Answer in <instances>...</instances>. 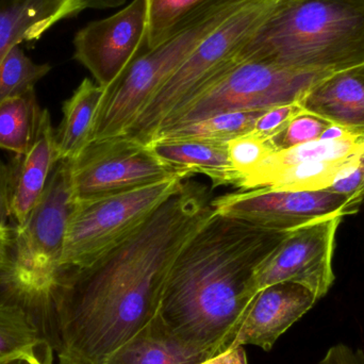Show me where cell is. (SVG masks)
Listing matches in <instances>:
<instances>
[{
  "label": "cell",
  "mask_w": 364,
  "mask_h": 364,
  "mask_svg": "<svg viewBox=\"0 0 364 364\" xmlns=\"http://www.w3.org/2000/svg\"><path fill=\"white\" fill-rule=\"evenodd\" d=\"M205 184L182 181L142 225L89 264L62 269L47 299L59 364H105L157 316L171 269L215 213Z\"/></svg>",
  "instance_id": "cell-1"
},
{
  "label": "cell",
  "mask_w": 364,
  "mask_h": 364,
  "mask_svg": "<svg viewBox=\"0 0 364 364\" xmlns=\"http://www.w3.org/2000/svg\"><path fill=\"white\" fill-rule=\"evenodd\" d=\"M290 232L214 213L177 256L157 318L179 341L213 357L237 348L257 269Z\"/></svg>",
  "instance_id": "cell-2"
},
{
  "label": "cell",
  "mask_w": 364,
  "mask_h": 364,
  "mask_svg": "<svg viewBox=\"0 0 364 364\" xmlns=\"http://www.w3.org/2000/svg\"><path fill=\"white\" fill-rule=\"evenodd\" d=\"M240 59L325 74L364 63V0H284Z\"/></svg>",
  "instance_id": "cell-3"
},
{
  "label": "cell",
  "mask_w": 364,
  "mask_h": 364,
  "mask_svg": "<svg viewBox=\"0 0 364 364\" xmlns=\"http://www.w3.org/2000/svg\"><path fill=\"white\" fill-rule=\"evenodd\" d=\"M252 0H207L179 23L170 38L143 50L106 87L92 141L123 136L166 79L218 26Z\"/></svg>",
  "instance_id": "cell-4"
},
{
  "label": "cell",
  "mask_w": 364,
  "mask_h": 364,
  "mask_svg": "<svg viewBox=\"0 0 364 364\" xmlns=\"http://www.w3.org/2000/svg\"><path fill=\"white\" fill-rule=\"evenodd\" d=\"M75 203L70 160H61L40 200L14 229L12 260L1 286L36 314L45 331L47 299L60 272Z\"/></svg>",
  "instance_id": "cell-5"
},
{
  "label": "cell",
  "mask_w": 364,
  "mask_h": 364,
  "mask_svg": "<svg viewBox=\"0 0 364 364\" xmlns=\"http://www.w3.org/2000/svg\"><path fill=\"white\" fill-rule=\"evenodd\" d=\"M284 0H252L218 26L166 79L123 136L149 144L164 119L240 60L243 47Z\"/></svg>",
  "instance_id": "cell-6"
},
{
  "label": "cell",
  "mask_w": 364,
  "mask_h": 364,
  "mask_svg": "<svg viewBox=\"0 0 364 364\" xmlns=\"http://www.w3.org/2000/svg\"><path fill=\"white\" fill-rule=\"evenodd\" d=\"M328 75L240 59L190 102L171 113L156 134L220 113L262 110L299 102L310 87Z\"/></svg>",
  "instance_id": "cell-7"
},
{
  "label": "cell",
  "mask_w": 364,
  "mask_h": 364,
  "mask_svg": "<svg viewBox=\"0 0 364 364\" xmlns=\"http://www.w3.org/2000/svg\"><path fill=\"white\" fill-rule=\"evenodd\" d=\"M183 181L168 179L127 192L76 201L68 222L60 271L89 264L119 243L168 200Z\"/></svg>",
  "instance_id": "cell-8"
},
{
  "label": "cell",
  "mask_w": 364,
  "mask_h": 364,
  "mask_svg": "<svg viewBox=\"0 0 364 364\" xmlns=\"http://www.w3.org/2000/svg\"><path fill=\"white\" fill-rule=\"evenodd\" d=\"M75 201L100 198L172 178L186 171L160 160L149 145L126 136L92 141L70 160Z\"/></svg>",
  "instance_id": "cell-9"
},
{
  "label": "cell",
  "mask_w": 364,
  "mask_h": 364,
  "mask_svg": "<svg viewBox=\"0 0 364 364\" xmlns=\"http://www.w3.org/2000/svg\"><path fill=\"white\" fill-rule=\"evenodd\" d=\"M215 213L257 226L292 231L321 218L350 215L357 210L346 195L328 190L291 191L254 188L212 199Z\"/></svg>",
  "instance_id": "cell-10"
},
{
  "label": "cell",
  "mask_w": 364,
  "mask_h": 364,
  "mask_svg": "<svg viewBox=\"0 0 364 364\" xmlns=\"http://www.w3.org/2000/svg\"><path fill=\"white\" fill-rule=\"evenodd\" d=\"M344 215L321 218L291 231L257 269L256 293L278 282L303 284L321 299L335 282L336 235Z\"/></svg>",
  "instance_id": "cell-11"
},
{
  "label": "cell",
  "mask_w": 364,
  "mask_h": 364,
  "mask_svg": "<svg viewBox=\"0 0 364 364\" xmlns=\"http://www.w3.org/2000/svg\"><path fill=\"white\" fill-rule=\"evenodd\" d=\"M74 47V59L98 85L110 87L147 49L146 0H132L115 14L87 23L75 36Z\"/></svg>",
  "instance_id": "cell-12"
},
{
  "label": "cell",
  "mask_w": 364,
  "mask_h": 364,
  "mask_svg": "<svg viewBox=\"0 0 364 364\" xmlns=\"http://www.w3.org/2000/svg\"><path fill=\"white\" fill-rule=\"evenodd\" d=\"M318 301L311 290L297 282H278L262 289L252 301L235 339V348L254 346L269 352Z\"/></svg>",
  "instance_id": "cell-13"
},
{
  "label": "cell",
  "mask_w": 364,
  "mask_h": 364,
  "mask_svg": "<svg viewBox=\"0 0 364 364\" xmlns=\"http://www.w3.org/2000/svg\"><path fill=\"white\" fill-rule=\"evenodd\" d=\"M299 104L306 112L354 134H364V63L325 77Z\"/></svg>",
  "instance_id": "cell-14"
},
{
  "label": "cell",
  "mask_w": 364,
  "mask_h": 364,
  "mask_svg": "<svg viewBox=\"0 0 364 364\" xmlns=\"http://www.w3.org/2000/svg\"><path fill=\"white\" fill-rule=\"evenodd\" d=\"M87 9V0H0V62L21 43L40 40L53 26Z\"/></svg>",
  "instance_id": "cell-15"
},
{
  "label": "cell",
  "mask_w": 364,
  "mask_h": 364,
  "mask_svg": "<svg viewBox=\"0 0 364 364\" xmlns=\"http://www.w3.org/2000/svg\"><path fill=\"white\" fill-rule=\"evenodd\" d=\"M55 130L48 111H43L40 129L33 145L25 155L17 156L12 171L11 213L15 226L21 224L36 205L58 164Z\"/></svg>",
  "instance_id": "cell-16"
},
{
  "label": "cell",
  "mask_w": 364,
  "mask_h": 364,
  "mask_svg": "<svg viewBox=\"0 0 364 364\" xmlns=\"http://www.w3.org/2000/svg\"><path fill=\"white\" fill-rule=\"evenodd\" d=\"M149 149L162 161L176 168L211 179L213 188L239 186V175L231 168L227 143L203 142L188 139H154Z\"/></svg>",
  "instance_id": "cell-17"
},
{
  "label": "cell",
  "mask_w": 364,
  "mask_h": 364,
  "mask_svg": "<svg viewBox=\"0 0 364 364\" xmlns=\"http://www.w3.org/2000/svg\"><path fill=\"white\" fill-rule=\"evenodd\" d=\"M211 358L209 353L179 341L156 316L105 364H198Z\"/></svg>",
  "instance_id": "cell-18"
},
{
  "label": "cell",
  "mask_w": 364,
  "mask_h": 364,
  "mask_svg": "<svg viewBox=\"0 0 364 364\" xmlns=\"http://www.w3.org/2000/svg\"><path fill=\"white\" fill-rule=\"evenodd\" d=\"M105 91L106 87L85 78L64 102L63 119L55 132L58 161L74 159L91 143Z\"/></svg>",
  "instance_id": "cell-19"
},
{
  "label": "cell",
  "mask_w": 364,
  "mask_h": 364,
  "mask_svg": "<svg viewBox=\"0 0 364 364\" xmlns=\"http://www.w3.org/2000/svg\"><path fill=\"white\" fill-rule=\"evenodd\" d=\"M48 346L33 312L6 294L0 301V360L29 356Z\"/></svg>",
  "instance_id": "cell-20"
},
{
  "label": "cell",
  "mask_w": 364,
  "mask_h": 364,
  "mask_svg": "<svg viewBox=\"0 0 364 364\" xmlns=\"http://www.w3.org/2000/svg\"><path fill=\"white\" fill-rule=\"evenodd\" d=\"M43 111L34 90L0 102V149L25 155L38 136Z\"/></svg>",
  "instance_id": "cell-21"
},
{
  "label": "cell",
  "mask_w": 364,
  "mask_h": 364,
  "mask_svg": "<svg viewBox=\"0 0 364 364\" xmlns=\"http://www.w3.org/2000/svg\"><path fill=\"white\" fill-rule=\"evenodd\" d=\"M265 110L267 109L220 113L160 132L154 139H188L203 142L228 143L237 136L252 132L257 119Z\"/></svg>",
  "instance_id": "cell-22"
},
{
  "label": "cell",
  "mask_w": 364,
  "mask_h": 364,
  "mask_svg": "<svg viewBox=\"0 0 364 364\" xmlns=\"http://www.w3.org/2000/svg\"><path fill=\"white\" fill-rule=\"evenodd\" d=\"M50 70L49 64L32 61L21 47L11 49L0 62V102L32 91Z\"/></svg>",
  "instance_id": "cell-23"
},
{
  "label": "cell",
  "mask_w": 364,
  "mask_h": 364,
  "mask_svg": "<svg viewBox=\"0 0 364 364\" xmlns=\"http://www.w3.org/2000/svg\"><path fill=\"white\" fill-rule=\"evenodd\" d=\"M207 0H146L147 49L170 38L179 23Z\"/></svg>",
  "instance_id": "cell-24"
},
{
  "label": "cell",
  "mask_w": 364,
  "mask_h": 364,
  "mask_svg": "<svg viewBox=\"0 0 364 364\" xmlns=\"http://www.w3.org/2000/svg\"><path fill=\"white\" fill-rule=\"evenodd\" d=\"M227 151L231 168L241 178L240 186L243 179L256 171L276 149L271 140L250 132L229 141Z\"/></svg>",
  "instance_id": "cell-25"
},
{
  "label": "cell",
  "mask_w": 364,
  "mask_h": 364,
  "mask_svg": "<svg viewBox=\"0 0 364 364\" xmlns=\"http://www.w3.org/2000/svg\"><path fill=\"white\" fill-rule=\"evenodd\" d=\"M331 124V122L318 115L304 111L295 117L279 134L271 139V141L276 151L291 149L296 145L318 140L321 134Z\"/></svg>",
  "instance_id": "cell-26"
},
{
  "label": "cell",
  "mask_w": 364,
  "mask_h": 364,
  "mask_svg": "<svg viewBox=\"0 0 364 364\" xmlns=\"http://www.w3.org/2000/svg\"><path fill=\"white\" fill-rule=\"evenodd\" d=\"M301 112H304V109L299 102L272 107L258 117L252 132L261 138L271 140Z\"/></svg>",
  "instance_id": "cell-27"
},
{
  "label": "cell",
  "mask_w": 364,
  "mask_h": 364,
  "mask_svg": "<svg viewBox=\"0 0 364 364\" xmlns=\"http://www.w3.org/2000/svg\"><path fill=\"white\" fill-rule=\"evenodd\" d=\"M327 190L346 195L352 205L358 209L364 199V149L358 161L339 174Z\"/></svg>",
  "instance_id": "cell-28"
},
{
  "label": "cell",
  "mask_w": 364,
  "mask_h": 364,
  "mask_svg": "<svg viewBox=\"0 0 364 364\" xmlns=\"http://www.w3.org/2000/svg\"><path fill=\"white\" fill-rule=\"evenodd\" d=\"M12 196V171L0 160V227H9Z\"/></svg>",
  "instance_id": "cell-29"
},
{
  "label": "cell",
  "mask_w": 364,
  "mask_h": 364,
  "mask_svg": "<svg viewBox=\"0 0 364 364\" xmlns=\"http://www.w3.org/2000/svg\"><path fill=\"white\" fill-rule=\"evenodd\" d=\"M318 364H364V352L346 344H336L327 350Z\"/></svg>",
  "instance_id": "cell-30"
},
{
  "label": "cell",
  "mask_w": 364,
  "mask_h": 364,
  "mask_svg": "<svg viewBox=\"0 0 364 364\" xmlns=\"http://www.w3.org/2000/svg\"><path fill=\"white\" fill-rule=\"evenodd\" d=\"M13 240H14V230L10 227H0V286L10 269Z\"/></svg>",
  "instance_id": "cell-31"
},
{
  "label": "cell",
  "mask_w": 364,
  "mask_h": 364,
  "mask_svg": "<svg viewBox=\"0 0 364 364\" xmlns=\"http://www.w3.org/2000/svg\"><path fill=\"white\" fill-rule=\"evenodd\" d=\"M244 346L233 348L220 356L214 357L209 360L198 364H248Z\"/></svg>",
  "instance_id": "cell-32"
},
{
  "label": "cell",
  "mask_w": 364,
  "mask_h": 364,
  "mask_svg": "<svg viewBox=\"0 0 364 364\" xmlns=\"http://www.w3.org/2000/svg\"><path fill=\"white\" fill-rule=\"evenodd\" d=\"M354 132H350L346 128L341 127V126L336 125V124L331 123L326 129L321 134L318 140L324 141H337L342 140V139L348 138V136H353Z\"/></svg>",
  "instance_id": "cell-33"
},
{
  "label": "cell",
  "mask_w": 364,
  "mask_h": 364,
  "mask_svg": "<svg viewBox=\"0 0 364 364\" xmlns=\"http://www.w3.org/2000/svg\"><path fill=\"white\" fill-rule=\"evenodd\" d=\"M53 348H46L40 352L25 357L31 364H53Z\"/></svg>",
  "instance_id": "cell-34"
},
{
  "label": "cell",
  "mask_w": 364,
  "mask_h": 364,
  "mask_svg": "<svg viewBox=\"0 0 364 364\" xmlns=\"http://www.w3.org/2000/svg\"><path fill=\"white\" fill-rule=\"evenodd\" d=\"M127 0H87V9L94 10H107V9L119 8Z\"/></svg>",
  "instance_id": "cell-35"
},
{
  "label": "cell",
  "mask_w": 364,
  "mask_h": 364,
  "mask_svg": "<svg viewBox=\"0 0 364 364\" xmlns=\"http://www.w3.org/2000/svg\"><path fill=\"white\" fill-rule=\"evenodd\" d=\"M0 364H31L25 356L12 357V358L2 359Z\"/></svg>",
  "instance_id": "cell-36"
}]
</instances>
